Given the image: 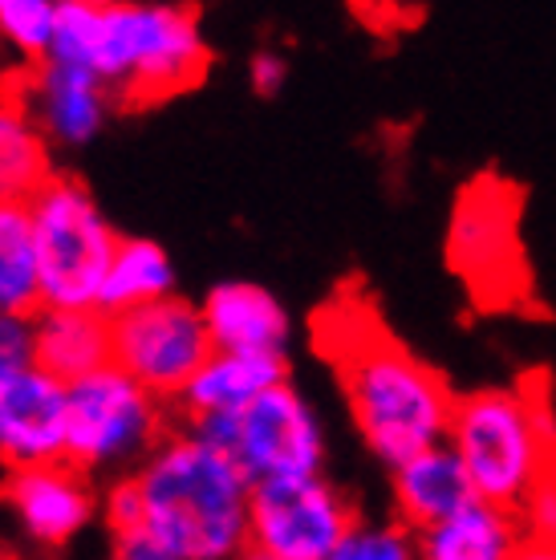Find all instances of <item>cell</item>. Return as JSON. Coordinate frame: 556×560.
Wrapping results in <instances>:
<instances>
[{
    "label": "cell",
    "mask_w": 556,
    "mask_h": 560,
    "mask_svg": "<svg viewBox=\"0 0 556 560\" xmlns=\"http://www.w3.org/2000/svg\"><path fill=\"white\" fill-rule=\"evenodd\" d=\"M313 329L317 353L334 365L349 419L374 459L398 467L418 451L447 443L460 394L439 370L406 350L354 289L321 308Z\"/></svg>",
    "instance_id": "obj_1"
},
{
    "label": "cell",
    "mask_w": 556,
    "mask_h": 560,
    "mask_svg": "<svg viewBox=\"0 0 556 560\" xmlns=\"http://www.w3.org/2000/svg\"><path fill=\"white\" fill-rule=\"evenodd\" d=\"M54 61L97 73L118 106H159L208 78L211 45L187 4L57 0Z\"/></svg>",
    "instance_id": "obj_2"
},
{
    "label": "cell",
    "mask_w": 556,
    "mask_h": 560,
    "mask_svg": "<svg viewBox=\"0 0 556 560\" xmlns=\"http://www.w3.org/2000/svg\"><path fill=\"white\" fill-rule=\"evenodd\" d=\"M130 479L142 524L179 560H240L248 552L252 483L208 434L175 427Z\"/></svg>",
    "instance_id": "obj_3"
},
{
    "label": "cell",
    "mask_w": 556,
    "mask_h": 560,
    "mask_svg": "<svg viewBox=\"0 0 556 560\" xmlns=\"http://www.w3.org/2000/svg\"><path fill=\"white\" fill-rule=\"evenodd\" d=\"M447 447L472 479L475 500L508 512L556 471V410L544 374L455 398Z\"/></svg>",
    "instance_id": "obj_4"
},
{
    "label": "cell",
    "mask_w": 556,
    "mask_h": 560,
    "mask_svg": "<svg viewBox=\"0 0 556 560\" xmlns=\"http://www.w3.org/2000/svg\"><path fill=\"white\" fill-rule=\"evenodd\" d=\"M45 308H97L102 280L111 272L123 236L78 175L57 171L28 199Z\"/></svg>",
    "instance_id": "obj_5"
},
{
    "label": "cell",
    "mask_w": 556,
    "mask_h": 560,
    "mask_svg": "<svg viewBox=\"0 0 556 560\" xmlns=\"http://www.w3.org/2000/svg\"><path fill=\"white\" fill-rule=\"evenodd\" d=\"M171 431V402L142 390L118 365H106L70 386L66 459L85 476H135Z\"/></svg>",
    "instance_id": "obj_6"
},
{
    "label": "cell",
    "mask_w": 556,
    "mask_h": 560,
    "mask_svg": "<svg viewBox=\"0 0 556 560\" xmlns=\"http://www.w3.org/2000/svg\"><path fill=\"white\" fill-rule=\"evenodd\" d=\"M211 443L236 463L252 488L268 479H305L325 467V431L313 402L292 382H280L232 419L204 427Z\"/></svg>",
    "instance_id": "obj_7"
},
{
    "label": "cell",
    "mask_w": 556,
    "mask_h": 560,
    "mask_svg": "<svg viewBox=\"0 0 556 560\" xmlns=\"http://www.w3.org/2000/svg\"><path fill=\"white\" fill-rule=\"evenodd\" d=\"M447 265L463 277L479 305H512L524 289L520 253V191L484 175L455 199L447 228Z\"/></svg>",
    "instance_id": "obj_8"
},
{
    "label": "cell",
    "mask_w": 556,
    "mask_h": 560,
    "mask_svg": "<svg viewBox=\"0 0 556 560\" xmlns=\"http://www.w3.org/2000/svg\"><path fill=\"white\" fill-rule=\"evenodd\" d=\"M362 520L325 476L268 479L252 488L248 548L273 560H334Z\"/></svg>",
    "instance_id": "obj_9"
},
{
    "label": "cell",
    "mask_w": 556,
    "mask_h": 560,
    "mask_svg": "<svg viewBox=\"0 0 556 560\" xmlns=\"http://www.w3.org/2000/svg\"><path fill=\"white\" fill-rule=\"evenodd\" d=\"M111 341L114 365L171 407L187 390V382L199 374V365L216 353L199 305L183 301L179 293L114 317Z\"/></svg>",
    "instance_id": "obj_10"
},
{
    "label": "cell",
    "mask_w": 556,
    "mask_h": 560,
    "mask_svg": "<svg viewBox=\"0 0 556 560\" xmlns=\"http://www.w3.org/2000/svg\"><path fill=\"white\" fill-rule=\"evenodd\" d=\"M0 508L13 516L16 533L28 545L57 552L70 548L102 516V488L82 467L61 459L9 471V479L0 483Z\"/></svg>",
    "instance_id": "obj_11"
},
{
    "label": "cell",
    "mask_w": 556,
    "mask_h": 560,
    "mask_svg": "<svg viewBox=\"0 0 556 560\" xmlns=\"http://www.w3.org/2000/svg\"><path fill=\"white\" fill-rule=\"evenodd\" d=\"M4 94L21 102V110L33 118V127L42 130L49 147H85L94 142L106 127L111 110L118 106L114 94L97 73L70 66V61H42V66H25V70L9 73Z\"/></svg>",
    "instance_id": "obj_12"
},
{
    "label": "cell",
    "mask_w": 556,
    "mask_h": 560,
    "mask_svg": "<svg viewBox=\"0 0 556 560\" xmlns=\"http://www.w3.org/2000/svg\"><path fill=\"white\" fill-rule=\"evenodd\" d=\"M66 422H70V386L28 370L25 378L0 390V459L9 471L45 467L66 459Z\"/></svg>",
    "instance_id": "obj_13"
},
{
    "label": "cell",
    "mask_w": 556,
    "mask_h": 560,
    "mask_svg": "<svg viewBox=\"0 0 556 560\" xmlns=\"http://www.w3.org/2000/svg\"><path fill=\"white\" fill-rule=\"evenodd\" d=\"M289 382V353H232L216 350L199 374L187 382V390L175 398V419L179 427L204 431L211 422L232 419L252 398Z\"/></svg>",
    "instance_id": "obj_14"
},
{
    "label": "cell",
    "mask_w": 556,
    "mask_h": 560,
    "mask_svg": "<svg viewBox=\"0 0 556 560\" xmlns=\"http://www.w3.org/2000/svg\"><path fill=\"white\" fill-rule=\"evenodd\" d=\"M204 325L216 350L232 353H285L292 337L289 308L256 280H220L199 301Z\"/></svg>",
    "instance_id": "obj_15"
},
{
    "label": "cell",
    "mask_w": 556,
    "mask_h": 560,
    "mask_svg": "<svg viewBox=\"0 0 556 560\" xmlns=\"http://www.w3.org/2000/svg\"><path fill=\"white\" fill-rule=\"evenodd\" d=\"M390 495L394 512L406 533H427L435 524L451 520L467 504H475V488L455 451L439 443L431 451H418L415 459L390 467Z\"/></svg>",
    "instance_id": "obj_16"
},
{
    "label": "cell",
    "mask_w": 556,
    "mask_h": 560,
    "mask_svg": "<svg viewBox=\"0 0 556 560\" xmlns=\"http://www.w3.org/2000/svg\"><path fill=\"white\" fill-rule=\"evenodd\" d=\"M33 334H37V370L61 386H73L114 365L111 317L97 308H42L33 317Z\"/></svg>",
    "instance_id": "obj_17"
},
{
    "label": "cell",
    "mask_w": 556,
    "mask_h": 560,
    "mask_svg": "<svg viewBox=\"0 0 556 560\" xmlns=\"http://www.w3.org/2000/svg\"><path fill=\"white\" fill-rule=\"evenodd\" d=\"M418 560H516L524 528L516 512L475 500L451 520L415 536Z\"/></svg>",
    "instance_id": "obj_18"
},
{
    "label": "cell",
    "mask_w": 556,
    "mask_h": 560,
    "mask_svg": "<svg viewBox=\"0 0 556 560\" xmlns=\"http://www.w3.org/2000/svg\"><path fill=\"white\" fill-rule=\"evenodd\" d=\"M167 296H175V265H171L167 248L147 236H123L111 272L102 280L97 313H106L114 322L123 313H135V308L167 301Z\"/></svg>",
    "instance_id": "obj_19"
},
{
    "label": "cell",
    "mask_w": 556,
    "mask_h": 560,
    "mask_svg": "<svg viewBox=\"0 0 556 560\" xmlns=\"http://www.w3.org/2000/svg\"><path fill=\"white\" fill-rule=\"evenodd\" d=\"M54 175V147L21 102L0 90V203H28Z\"/></svg>",
    "instance_id": "obj_20"
},
{
    "label": "cell",
    "mask_w": 556,
    "mask_h": 560,
    "mask_svg": "<svg viewBox=\"0 0 556 560\" xmlns=\"http://www.w3.org/2000/svg\"><path fill=\"white\" fill-rule=\"evenodd\" d=\"M45 308L37 236L28 203H0V313L37 317Z\"/></svg>",
    "instance_id": "obj_21"
},
{
    "label": "cell",
    "mask_w": 556,
    "mask_h": 560,
    "mask_svg": "<svg viewBox=\"0 0 556 560\" xmlns=\"http://www.w3.org/2000/svg\"><path fill=\"white\" fill-rule=\"evenodd\" d=\"M57 0H0V42L25 66H42L54 57Z\"/></svg>",
    "instance_id": "obj_22"
},
{
    "label": "cell",
    "mask_w": 556,
    "mask_h": 560,
    "mask_svg": "<svg viewBox=\"0 0 556 560\" xmlns=\"http://www.w3.org/2000/svg\"><path fill=\"white\" fill-rule=\"evenodd\" d=\"M334 560H418L415 533L403 524H358Z\"/></svg>",
    "instance_id": "obj_23"
},
{
    "label": "cell",
    "mask_w": 556,
    "mask_h": 560,
    "mask_svg": "<svg viewBox=\"0 0 556 560\" xmlns=\"http://www.w3.org/2000/svg\"><path fill=\"white\" fill-rule=\"evenodd\" d=\"M28 370H37L33 317H9V313H0V390L9 382L25 378Z\"/></svg>",
    "instance_id": "obj_24"
},
{
    "label": "cell",
    "mask_w": 556,
    "mask_h": 560,
    "mask_svg": "<svg viewBox=\"0 0 556 560\" xmlns=\"http://www.w3.org/2000/svg\"><path fill=\"white\" fill-rule=\"evenodd\" d=\"M516 520H520V528H524V540L556 545V471L520 504Z\"/></svg>",
    "instance_id": "obj_25"
},
{
    "label": "cell",
    "mask_w": 556,
    "mask_h": 560,
    "mask_svg": "<svg viewBox=\"0 0 556 560\" xmlns=\"http://www.w3.org/2000/svg\"><path fill=\"white\" fill-rule=\"evenodd\" d=\"M111 560H179V557L147 524H139V528L111 533Z\"/></svg>",
    "instance_id": "obj_26"
},
{
    "label": "cell",
    "mask_w": 556,
    "mask_h": 560,
    "mask_svg": "<svg viewBox=\"0 0 556 560\" xmlns=\"http://www.w3.org/2000/svg\"><path fill=\"white\" fill-rule=\"evenodd\" d=\"M285 82H289V61H285L277 49H256V54L248 57L252 94H260V98H277Z\"/></svg>",
    "instance_id": "obj_27"
},
{
    "label": "cell",
    "mask_w": 556,
    "mask_h": 560,
    "mask_svg": "<svg viewBox=\"0 0 556 560\" xmlns=\"http://www.w3.org/2000/svg\"><path fill=\"white\" fill-rule=\"evenodd\" d=\"M516 560H556V545H544V540H524Z\"/></svg>",
    "instance_id": "obj_28"
},
{
    "label": "cell",
    "mask_w": 556,
    "mask_h": 560,
    "mask_svg": "<svg viewBox=\"0 0 556 560\" xmlns=\"http://www.w3.org/2000/svg\"><path fill=\"white\" fill-rule=\"evenodd\" d=\"M240 560H273V557H265V552H256V548H248V552H244Z\"/></svg>",
    "instance_id": "obj_29"
},
{
    "label": "cell",
    "mask_w": 556,
    "mask_h": 560,
    "mask_svg": "<svg viewBox=\"0 0 556 560\" xmlns=\"http://www.w3.org/2000/svg\"><path fill=\"white\" fill-rule=\"evenodd\" d=\"M0 560H16V557H13V552H9L4 545H0Z\"/></svg>",
    "instance_id": "obj_30"
}]
</instances>
